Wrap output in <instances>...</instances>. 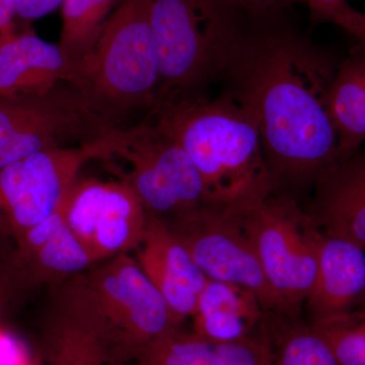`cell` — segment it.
<instances>
[{"label": "cell", "mask_w": 365, "mask_h": 365, "mask_svg": "<svg viewBox=\"0 0 365 365\" xmlns=\"http://www.w3.org/2000/svg\"><path fill=\"white\" fill-rule=\"evenodd\" d=\"M341 61L314 44L292 9L237 4L218 85L251 110L273 190L297 198L338 160L328 100Z\"/></svg>", "instance_id": "cell-1"}, {"label": "cell", "mask_w": 365, "mask_h": 365, "mask_svg": "<svg viewBox=\"0 0 365 365\" xmlns=\"http://www.w3.org/2000/svg\"><path fill=\"white\" fill-rule=\"evenodd\" d=\"M148 116L188 153L213 203H230L271 184L256 117L227 93L158 108Z\"/></svg>", "instance_id": "cell-2"}, {"label": "cell", "mask_w": 365, "mask_h": 365, "mask_svg": "<svg viewBox=\"0 0 365 365\" xmlns=\"http://www.w3.org/2000/svg\"><path fill=\"white\" fill-rule=\"evenodd\" d=\"M57 307L101 338L121 362L138 359L150 343L180 325L128 254L71 276L59 290Z\"/></svg>", "instance_id": "cell-3"}, {"label": "cell", "mask_w": 365, "mask_h": 365, "mask_svg": "<svg viewBox=\"0 0 365 365\" xmlns=\"http://www.w3.org/2000/svg\"><path fill=\"white\" fill-rule=\"evenodd\" d=\"M66 83L120 127L153 110L160 67L146 0H123L115 9L91 51L71 66Z\"/></svg>", "instance_id": "cell-4"}, {"label": "cell", "mask_w": 365, "mask_h": 365, "mask_svg": "<svg viewBox=\"0 0 365 365\" xmlns=\"http://www.w3.org/2000/svg\"><path fill=\"white\" fill-rule=\"evenodd\" d=\"M160 67L153 110L211 97L225 62L232 0H146Z\"/></svg>", "instance_id": "cell-5"}, {"label": "cell", "mask_w": 365, "mask_h": 365, "mask_svg": "<svg viewBox=\"0 0 365 365\" xmlns=\"http://www.w3.org/2000/svg\"><path fill=\"white\" fill-rule=\"evenodd\" d=\"M270 284L299 318L318 271L321 230L294 197L257 187L232 201Z\"/></svg>", "instance_id": "cell-6"}, {"label": "cell", "mask_w": 365, "mask_h": 365, "mask_svg": "<svg viewBox=\"0 0 365 365\" xmlns=\"http://www.w3.org/2000/svg\"><path fill=\"white\" fill-rule=\"evenodd\" d=\"M121 128L66 81L39 95L0 98V169L40 151L104 140Z\"/></svg>", "instance_id": "cell-7"}, {"label": "cell", "mask_w": 365, "mask_h": 365, "mask_svg": "<svg viewBox=\"0 0 365 365\" xmlns=\"http://www.w3.org/2000/svg\"><path fill=\"white\" fill-rule=\"evenodd\" d=\"M112 153L130 165L123 180L148 215L173 218L213 203L188 153L150 117L119 129L113 136Z\"/></svg>", "instance_id": "cell-8"}, {"label": "cell", "mask_w": 365, "mask_h": 365, "mask_svg": "<svg viewBox=\"0 0 365 365\" xmlns=\"http://www.w3.org/2000/svg\"><path fill=\"white\" fill-rule=\"evenodd\" d=\"M167 223L208 279L247 288L266 313L295 318L266 277L234 202L207 204Z\"/></svg>", "instance_id": "cell-9"}, {"label": "cell", "mask_w": 365, "mask_h": 365, "mask_svg": "<svg viewBox=\"0 0 365 365\" xmlns=\"http://www.w3.org/2000/svg\"><path fill=\"white\" fill-rule=\"evenodd\" d=\"M114 134L86 145L40 151L0 169V225L19 239L44 222L59 207L86 163L113 157Z\"/></svg>", "instance_id": "cell-10"}, {"label": "cell", "mask_w": 365, "mask_h": 365, "mask_svg": "<svg viewBox=\"0 0 365 365\" xmlns=\"http://www.w3.org/2000/svg\"><path fill=\"white\" fill-rule=\"evenodd\" d=\"M60 206L91 263L127 254L143 241L148 213L123 179H78Z\"/></svg>", "instance_id": "cell-11"}, {"label": "cell", "mask_w": 365, "mask_h": 365, "mask_svg": "<svg viewBox=\"0 0 365 365\" xmlns=\"http://www.w3.org/2000/svg\"><path fill=\"white\" fill-rule=\"evenodd\" d=\"M138 248L137 262L178 321L181 323L187 317H193L208 278L170 232L167 222L148 215L145 235Z\"/></svg>", "instance_id": "cell-12"}, {"label": "cell", "mask_w": 365, "mask_h": 365, "mask_svg": "<svg viewBox=\"0 0 365 365\" xmlns=\"http://www.w3.org/2000/svg\"><path fill=\"white\" fill-rule=\"evenodd\" d=\"M304 209L314 227L365 249V153L337 160L319 175Z\"/></svg>", "instance_id": "cell-13"}, {"label": "cell", "mask_w": 365, "mask_h": 365, "mask_svg": "<svg viewBox=\"0 0 365 365\" xmlns=\"http://www.w3.org/2000/svg\"><path fill=\"white\" fill-rule=\"evenodd\" d=\"M365 294V249L321 232L318 271L304 307L311 324L351 313Z\"/></svg>", "instance_id": "cell-14"}, {"label": "cell", "mask_w": 365, "mask_h": 365, "mask_svg": "<svg viewBox=\"0 0 365 365\" xmlns=\"http://www.w3.org/2000/svg\"><path fill=\"white\" fill-rule=\"evenodd\" d=\"M71 62L58 45L41 39L30 25L0 40V98L46 93L68 81Z\"/></svg>", "instance_id": "cell-15"}, {"label": "cell", "mask_w": 365, "mask_h": 365, "mask_svg": "<svg viewBox=\"0 0 365 365\" xmlns=\"http://www.w3.org/2000/svg\"><path fill=\"white\" fill-rule=\"evenodd\" d=\"M136 360L138 365H273L274 354L255 337L220 341L178 329L150 343Z\"/></svg>", "instance_id": "cell-16"}, {"label": "cell", "mask_w": 365, "mask_h": 365, "mask_svg": "<svg viewBox=\"0 0 365 365\" xmlns=\"http://www.w3.org/2000/svg\"><path fill=\"white\" fill-rule=\"evenodd\" d=\"M266 312L247 288L208 279L193 314L194 333L220 341L253 337L257 326L263 325Z\"/></svg>", "instance_id": "cell-17"}, {"label": "cell", "mask_w": 365, "mask_h": 365, "mask_svg": "<svg viewBox=\"0 0 365 365\" xmlns=\"http://www.w3.org/2000/svg\"><path fill=\"white\" fill-rule=\"evenodd\" d=\"M18 240L21 254L32 262L36 271L54 279L71 277L93 264L67 225L60 205L44 222Z\"/></svg>", "instance_id": "cell-18"}, {"label": "cell", "mask_w": 365, "mask_h": 365, "mask_svg": "<svg viewBox=\"0 0 365 365\" xmlns=\"http://www.w3.org/2000/svg\"><path fill=\"white\" fill-rule=\"evenodd\" d=\"M329 113L338 135V160L359 153L365 141V79L356 53L341 60L330 88Z\"/></svg>", "instance_id": "cell-19"}, {"label": "cell", "mask_w": 365, "mask_h": 365, "mask_svg": "<svg viewBox=\"0 0 365 365\" xmlns=\"http://www.w3.org/2000/svg\"><path fill=\"white\" fill-rule=\"evenodd\" d=\"M45 335L50 365H118L111 349L91 330L56 307Z\"/></svg>", "instance_id": "cell-20"}, {"label": "cell", "mask_w": 365, "mask_h": 365, "mask_svg": "<svg viewBox=\"0 0 365 365\" xmlns=\"http://www.w3.org/2000/svg\"><path fill=\"white\" fill-rule=\"evenodd\" d=\"M123 0H64L59 46L71 66L88 54L101 31Z\"/></svg>", "instance_id": "cell-21"}, {"label": "cell", "mask_w": 365, "mask_h": 365, "mask_svg": "<svg viewBox=\"0 0 365 365\" xmlns=\"http://www.w3.org/2000/svg\"><path fill=\"white\" fill-rule=\"evenodd\" d=\"M280 327V342L273 365H337L330 347L313 326L299 318L274 314Z\"/></svg>", "instance_id": "cell-22"}, {"label": "cell", "mask_w": 365, "mask_h": 365, "mask_svg": "<svg viewBox=\"0 0 365 365\" xmlns=\"http://www.w3.org/2000/svg\"><path fill=\"white\" fill-rule=\"evenodd\" d=\"M311 325L330 347L337 365H365V314L351 312Z\"/></svg>", "instance_id": "cell-23"}, {"label": "cell", "mask_w": 365, "mask_h": 365, "mask_svg": "<svg viewBox=\"0 0 365 365\" xmlns=\"http://www.w3.org/2000/svg\"><path fill=\"white\" fill-rule=\"evenodd\" d=\"M313 26L332 24L350 36H354L361 13L353 9L347 0H304Z\"/></svg>", "instance_id": "cell-24"}, {"label": "cell", "mask_w": 365, "mask_h": 365, "mask_svg": "<svg viewBox=\"0 0 365 365\" xmlns=\"http://www.w3.org/2000/svg\"><path fill=\"white\" fill-rule=\"evenodd\" d=\"M0 365H35L26 346L0 327Z\"/></svg>", "instance_id": "cell-25"}, {"label": "cell", "mask_w": 365, "mask_h": 365, "mask_svg": "<svg viewBox=\"0 0 365 365\" xmlns=\"http://www.w3.org/2000/svg\"><path fill=\"white\" fill-rule=\"evenodd\" d=\"M64 0H18L16 20L30 25L33 21L53 13Z\"/></svg>", "instance_id": "cell-26"}, {"label": "cell", "mask_w": 365, "mask_h": 365, "mask_svg": "<svg viewBox=\"0 0 365 365\" xmlns=\"http://www.w3.org/2000/svg\"><path fill=\"white\" fill-rule=\"evenodd\" d=\"M237 4L255 13L284 11L294 9L297 4H304V0H235Z\"/></svg>", "instance_id": "cell-27"}, {"label": "cell", "mask_w": 365, "mask_h": 365, "mask_svg": "<svg viewBox=\"0 0 365 365\" xmlns=\"http://www.w3.org/2000/svg\"><path fill=\"white\" fill-rule=\"evenodd\" d=\"M16 6L18 0H0V39L18 28Z\"/></svg>", "instance_id": "cell-28"}, {"label": "cell", "mask_w": 365, "mask_h": 365, "mask_svg": "<svg viewBox=\"0 0 365 365\" xmlns=\"http://www.w3.org/2000/svg\"><path fill=\"white\" fill-rule=\"evenodd\" d=\"M353 38L357 41V45L365 48V13H361L356 33L353 36Z\"/></svg>", "instance_id": "cell-29"}, {"label": "cell", "mask_w": 365, "mask_h": 365, "mask_svg": "<svg viewBox=\"0 0 365 365\" xmlns=\"http://www.w3.org/2000/svg\"><path fill=\"white\" fill-rule=\"evenodd\" d=\"M353 50L356 53L357 58L359 60L360 67H361L362 73H364L365 79V48L357 45L356 47L353 48Z\"/></svg>", "instance_id": "cell-30"}, {"label": "cell", "mask_w": 365, "mask_h": 365, "mask_svg": "<svg viewBox=\"0 0 365 365\" xmlns=\"http://www.w3.org/2000/svg\"><path fill=\"white\" fill-rule=\"evenodd\" d=\"M352 312L354 313L364 314H365V294L364 297L360 299L359 304H356V307H354Z\"/></svg>", "instance_id": "cell-31"}, {"label": "cell", "mask_w": 365, "mask_h": 365, "mask_svg": "<svg viewBox=\"0 0 365 365\" xmlns=\"http://www.w3.org/2000/svg\"><path fill=\"white\" fill-rule=\"evenodd\" d=\"M2 314V306H1V299H0V319H1Z\"/></svg>", "instance_id": "cell-32"}]
</instances>
